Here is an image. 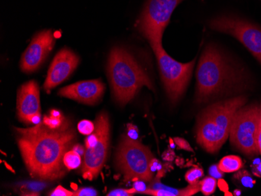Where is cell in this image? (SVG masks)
<instances>
[{
    "mask_svg": "<svg viewBox=\"0 0 261 196\" xmlns=\"http://www.w3.org/2000/svg\"><path fill=\"white\" fill-rule=\"evenodd\" d=\"M65 118L64 117H61V118H55V117H45L43 119V122L45 123L46 125L49 126L52 128H60L63 124H64Z\"/></svg>",
    "mask_w": 261,
    "mask_h": 196,
    "instance_id": "22",
    "label": "cell"
},
{
    "mask_svg": "<svg viewBox=\"0 0 261 196\" xmlns=\"http://www.w3.org/2000/svg\"><path fill=\"white\" fill-rule=\"evenodd\" d=\"M246 70L215 44L205 47L196 71V100L206 102L250 86Z\"/></svg>",
    "mask_w": 261,
    "mask_h": 196,
    "instance_id": "2",
    "label": "cell"
},
{
    "mask_svg": "<svg viewBox=\"0 0 261 196\" xmlns=\"http://www.w3.org/2000/svg\"><path fill=\"white\" fill-rule=\"evenodd\" d=\"M96 129V124H93L89 120H83L77 124V130L81 134L89 135L92 134Z\"/></svg>",
    "mask_w": 261,
    "mask_h": 196,
    "instance_id": "19",
    "label": "cell"
},
{
    "mask_svg": "<svg viewBox=\"0 0 261 196\" xmlns=\"http://www.w3.org/2000/svg\"><path fill=\"white\" fill-rule=\"evenodd\" d=\"M16 131L22 157L33 178L54 180L64 176V156L76 138L68 120L65 118L60 128H50L42 121Z\"/></svg>",
    "mask_w": 261,
    "mask_h": 196,
    "instance_id": "1",
    "label": "cell"
},
{
    "mask_svg": "<svg viewBox=\"0 0 261 196\" xmlns=\"http://www.w3.org/2000/svg\"><path fill=\"white\" fill-rule=\"evenodd\" d=\"M41 122H42L41 121V114H35L30 118V124L36 125V124H39Z\"/></svg>",
    "mask_w": 261,
    "mask_h": 196,
    "instance_id": "33",
    "label": "cell"
},
{
    "mask_svg": "<svg viewBox=\"0 0 261 196\" xmlns=\"http://www.w3.org/2000/svg\"><path fill=\"white\" fill-rule=\"evenodd\" d=\"M133 188L136 190V191H137V193H139V194H142L143 191L147 189L146 187V184H145L144 182H142V181H137V182L135 183Z\"/></svg>",
    "mask_w": 261,
    "mask_h": 196,
    "instance_id": "29",
    "label": "cell"
},
{
    "mask_svg": "<svg viewBox=\"0 0 261 196\" xmlns=\"http://www.w3.org/2000/svg\"><path fill=\"white\" fill-rule=\"evenodd\" d=\"M161 164H160L159 161L156 160V159H152L150 162V170L152 172H154V171H161Z\"/></svg>",
    "mask_w": 261,
    "mask_h": 196,
    "instance_id": "31",
    "label": "cell"
},
{
    "mask_svg": "<svg viewBox=\"0 0 261 196\" xmlns=\"http://www.w3.org/2000/svg\"><path fill=\"white\" fill-rule=\"evenodd\" d=\"M210 176L213 177V178H216V179H219L221 178L224 175V172L221 171L218 167V165H213L212 166L210 167L209 170Z\"/></svg>",
    "mask_w": 261,
    "mask_h": 196,
    "instance_id": "27",
    "label": "cell"
},
{
    "mask_svg": "<svg viewBox=\"0 0 261 196\" xmlns=\"http://www.w3.org/2000/svg\"><path fill=\"white\" fill-rule=\"evenodd\" d=\"M234 178L238 180L244 187L251 188L254 184L255 181H253L250 174L246 171H240L237 175H234Z\"/></svg>",
    "mask_w": 261,
    "mask_h": 196,
    "instance_id": "21",
    "label": "cell"
},
{
    "mask_svg": "<svg viewBox=\"0 0 261 196\" xmlns=\"http://www.w3.org/2000/svg\"><path fill=\"white\" fill-rule=\"evenodd\" d=\"M225 195H232V194H231V193L228 192V191H226L225 192Z\"/></svg>",
    "mask_w": 261,
    "mask_h": 196,
    "instance_id": "42",
    "label": "cell"
},
{
    "mask_svg": "<svg viewBox=\"0 0 261 196\" xmlns=\"http://www.w3.org/2000/svg\"><path fill=\"white\" fill-rule=\"evenodd\" d=\"M96 128L99 132V140L96 146L86 149L84 163L82 165V176L92 180L98 176L103 167L110 143V121L107 113H101L96 120Z\"/></svg>",
    "mask_w": 261,
    "mask_h": 196,
    "instance_id": "10",
    "label": "cell"
},
{
    "mask_svg": "<svg viewBox=\"0 0 261 196\" xmlns=\"http://www.w3.org/2000/svg\"><path fill=\"white\" fill-rule=\"evenodd\" d=\"M209 27L236 38L261 64V27L234 14L214 17L210 20Z\"/></svg>",
    "mask_w": 261,
    "mask_h": 196,
    "instance_id": "8",
    "label": "cell"
},
{
    "mask_svg": "<svg viewBox=\"0 0 261 196\" xmlns=\"http://www.w3.org/2000/svg\"><path fill=\"white\" fill-rule=\"evenodd\" d=\"M260 107L256 104L242 106L236 111L230 130V141L232 146L247 155L259 153L257 135L259 130Z\"/></svg>",
    "mask_w": 261,
    "mask_h": 196,
    "instance_id": "7",
    "label": "cell"
},
{
    "mask_svg": "<svg viewBox=\"0 0 261 196\" xmlns=\"http://www.w3.org/2000/svg\"><path fill=\"white\" fill-rule=\"evenodd\" d=\"M74 192L68 191L62 186H58L52 192L49 193L50 196H73Z\"/></svg>",
    "mask_w": 261,
    "mask_h": 196,
    "instance_id": "26",
    "label": "cell"
},
{
    "mask_svg": "<svg viewBox=\"0 0 261 196\" xmlns=\"http://www.w3.org/2000/svg\"><path fill=\"white\" fill-rule=\"evenodd\" d=\"M199 182H200V191L204 195H210L215 192L217 184H218L216 178L211 176L206 177L203 181H199Z\"/></svg>",
    "mask_w": 261,
    "mask_h": 196,
    "instance_id": "18",
    "label": "cell"
},
{
    "mask_svg": "<svg viewBox=\"0 0 261 196\" xmlns=\"http://www.w3.org/2000/svg\"><path fill=\"white\" fill-rule=\"evenodd\" d=\"M259 129H261V107H260V116H259Z\"/></svg>",
    "mask_w": 261,
    "mask_h": 196,
    "instance_id": "41",
    "label": "cell"
},
{
    "mask_svg": "<svg viewBox=\"0 0 261 196\" xmlns=\"http://www.w3.org/2000/svg\"><path fill=\"white\" fill-rule=\"evenodd\" d=\"M173 139H174V143L180 149H185L186 151H193V149H192L189 143L186 139L182 138V137H174Z\"/></svg>",
    "mask_w": 261,
    "mask_h": 196,
    "instance_id": "25",
    "label": "cell"
},
{
    "mask_svg": "<svg viewBox=\"0 0 261 196\" xmlns=\"http://www.w3.org/2000/svg\"><path fill=\"white\" fill-rule=\"evenodd\" d=\"M55 35L50 30L42 31L32 39L20 60V68L25 73L37 71L55 45Z\"/></svg>",
    "mask_w": 261,
    "mask_h": 196,
    "instance_id": "11",
    "label": "cell"
},
{
    "mask_svg": "<svg viewBox=\"0 0 261 196\" xmlns=\"http://www.w3.org/2000/svg\"><path fill=\"white\" fill-rule=\"evenodd\" d=\"M253 174L257 177H261V163L255 165L253 168Z\"/></svg>",
    "mask_w": 261,
    "mask_h": 196,
    "instance_id": "35",
    "label": "cell"
},
{
    "mask_svg": "<svg viewBox=\"0 0 261 196\" xmlns=\"http://www.w3.org/2000/svg\"><path fill=\"white\" fill-rule=\"evenodd\" d=\"M98 192L92 188H83L74 191L73 196H96Z\"/></svg>",
    "mask_w": 261,
    "mask_h": 196,
    "instance_id": "24",
    "label": "cell"
},
{
    "mask_svg": "<svg viewBox=\"0 0 261 196\" xmlns=\"http://www.w3.org/2000/svg\"><path fill=\"white\" fill-rule=\"evenodd\" d=\"M170 144H171V148H174L175 146V143H174V139L173 138H170Z\"/></svg>",
    "mask_w": 261,
    "mask_h": 196,
    "instance_id": "38",
    "label": "cell"
},
{
    "mask_svg": "<svg viewBox=\"0 0 261 196\" xmlns=\"http://www.w3.org/2000/svg\"><path fill=\"white\" fill-rule=\"evenodd\" d=\"M184 0H146L137 27L150 45L162 43L163 34L171 14Z\"/></svg>",
    "mask_w": 261,
    "mask_h": 196,
    "instance_id": "9",
    "label": "cell"
},
{
    "mask_svg": "<svg viewBox=\"0 0 261 196\" xmlns=\"http://www.w3.org/2000/svg\"><path fill=\"white\" fill-rule=\"evenodd\" d=\"M137 194V191L134 188L130 189H115L111 191L108 196H130Z\"/></svg>",
    "mask_w": 261,
    "mask_h": 196,
    "instance_id": "23",
    "label": "cell"
},
{
    "mask_svg": "<svg viewBox=\"0 0 261 196\" xmlns=\"http://www.w3.org/2000/svg\"><path fill=\"white\" fill-rule=\"evenodd\" d=\"M5 165H6V166H7V167L8 168L9 170H10V171H11L12 172H14V171H13V169H12L11 166H9V165L7 164V163H6V162H5Z\"/></svg>",
    "mask_w": 261,
    "mask_h": 196,
    "instance_id": "40",
    "label": "cell"
},
{
    "mask_svg": "<svg viewBox=\"0 0 261 196\" xmlns=\"http://www.w3.org/2000/svg\"><path fill=\"white\" fill-rule=\"evenodd\" d=\"M17 106L19 120L26 124H30L33 115L41 114L39 88L35 80H29L19 89Z\"/></svg>",
    "mask_w": 261,
    "mask_h": 196,
    "instance_id": "14",
    "label": "cell"
},
{
    "mask_svg": "<svg viewBox=\"0 0 261 196\" xmlns=\"http://www.w3.org/2000/svg\"><path fill=\"white\" fill-rule=\"evenodd\" d=\"M257 146L259 153L261 154V129L259 130L257 135Z\"/></svg>",
    "mask_w": 261,
    "mask_h": 196,
    "instance_id": "36",
    "label": "cell"
},
{
    "mask_svg": "<svg viewBox=\"0 0 261 196\" xmlns=\"http://www.w3.org/2000/svg\"><path fill=\"white\" fill-rule=\"evenodd\" d=\"M70 186H71V188H72L74 190V191H77V185H76L75 184H70Z\"/></svg>",
    "mask_w": 261,
    "mask_h": 196,
    "instance_id": "39",
    "label": "cell"
},
{
    "mask_svg": "<svg viewBox=\"0 0 261 196\" xmlns=\"http://www.w3.org/2000/svg\"><path fill=\"white\" fill-rule=\"evenodd\" d=\"M108 74L114 99L121 106L130 102L143 86L155 91L146 69L125 48L116 46L111 49Z\"/></svg>",
    "mask_w": 261,
    "mask_h": 196,
    "instance_id": "3",
    "label": "cell"
},
{
    "mask_svg": "<svg viewBox=\"0 0 261 196\" xmlns=\"http://www.w3.org/2000/svg\"><path fill=\"white\" fill-rule=\"evenodd\" d=\"M64 164L67 170H74L82 164V156L72 150L65 153L64 156Z\"/></svg>",
    "mask_w": 261,
    "mask_h": 196,
    "instance_id": "17",
    "label": "cell"
},
{
    "mask_svg": "<svg viewBox=\"0 0 261 196\" xmlns=\"http://www.w3.org/2000/svg\"><path fill=\"white\" fill-rule=\"evenodd\" d=\"M104 91L105 85L102 80H82L63 88L58 95L85 104L93 105L102 98Z\"/></svg>",
    "mask_w": 261,
    "mask_h": 196,
    "instance_id": "13",
    "label": "cell"
},
{
    "mask_svg": "<svg viewBox=\"0 0 261 196\" xmlns=\"http://www.w3.org/2000/svg\"><path fill=\"white\" fill-rule=\"evenodd\" d=\"M127 136L132 139L136 140L139 137V133L136 126L133 124H128L127 126Z\"/></svg>",
    "mask_w": 261,
    "mask_h": 196,
    "instance_id": "28",
    "label": "cell"
},
{
    "mask_svg": "<svg viewBox=\"0 0 261 196\" xmlns=\"http://www.w3.org/2000/svg\"><path fill=\"white\" fill-rule=\"evenodd\" d=\"M158 60L161 80L170 100L175 103L184 94L191 79L196 59L189 63L177 62L163 48L162 43L151 45Z\"/></svg>",
    "mask_w": 261,
    "mask_h": 196,
    "instance_id": "6",
    "label": "cell"
},
{
    "mask_svg": "<svg viewBox=\"0 0 261 196\" xmlns=\"http://www.w3.org/2000/svg\"><path fill=\"white\" fill-rule=\"evenodd\" d=\"M174 158V153L171 150H167L165 153L163 154V159L166 161H172Z\"/></svg>",
    "mask_w": 261,
    "mask_h": 196,
    "instance_id": "32",
    "label": "cell"
},
{
    "mask_svg": "<svg viewBox=\"0 0 261 196\" xmlns=\"http://www.w3.org/2000/svg\"><path fill=\"white\" fill-rule=\"evenodd\" d=\"M243 166V162L241 158L233 155L224 156L218 163V167L224 173L236 172L240 171Z\"/></svg>",
    "mask_w": 261,
    "mask_h": 196,
    "instance_id": "16",
    "label": "cell"
},
{
    "mask_svg": "<svg viewBox=\"0 0 261 196\" xmlns=\"http://www.w3.org/2000/svg\"><path fill=\"white\" fill-rule=\"evenodd\" d=\"M246 102L243 96L215 102L201 113L196 126L197 142L209 153L219 151L228 139L236 111Z\"/></svg>",
    "mask_w": 261,
    "mask_h": 196,
    "instance_id": "4",
    "label": "cell"
},
{
    "mask_svg": "<svg viewBox=\"0 0 261 196\" xmlns=\"http://www.w3.org/2000/svg\"><path fill=\"white\" fill-rule=\"evenodd\" d=\"M218 188L221 190V191H224V192L228 191V184H227L226 181H224V180L222 179V178H219V179H218Z\"/></svg>",
    "mask_w": 261,
    "mask_h": 196,
    "instance_id": "30",
    "label": "cell"
},
{
    "mask_svg": "<svg viewBox=\"0 0 261 196\" xmlns=\"http://www.w3.org/2000/svg\"><path fill=\"white\" fill-rule=\"evenodd\" d=\"M203 176V171L201 168L196 167L189 170L186 175V180L189 184H194Z\"/></svg>",
    "mask_w": 261,
    "mask_h": 196,
    "instance_id": "20",
    "label": "cell"
},
{
    "mask_svg": "<svg viewBox=\"0 0 261 196\" xmlns=\"http://www.w3.org/2000/svg\"><path fill=\"white\" fill-rule=\"evenodd\" d=\"M200 191V182L190 184L189 186L182 189L170 188L161 184L159 178L154 180L149 188L143 191L142 194H150L154 196H191Z\"/></svg>",
    "mask_w": 261,
    "mask_h": 196,
    "instance_id": "15",
    "label": "cell"
},
{
    "mask_svg": "<svg viewBox=\"0 0 261 196\" xmlns=\"http://www.w3.org/2000/svg\"><path fill=\"white\" fill-rule=\"evenodd\" d=\"M50 115L51 116L55 117V118H61V117H62L61 113L56 110V109H52V110L50 111Z\"/></svg>",
    "mask_w": 261,
    "mask_h": 196,
    "instance_id": "37",
    "label": "cell"
},
{
    "mask_svg": "<svg viewBox=\"0 0 261 196\" xmlns=\"http://www.w3.org/2000/svg\"><path fill=\"white\" fill-rule=\"evenodd\" d=\"M73 150H74L75 153H77V154L80 155V156H82V155H85V149L84 148L82 147L81 145H76L73 147Z\"/></svg>",
    "mask_w": 261,
    "mask_h": 196,
    "instance_id": "34",
    "label": "cell"
},
{
    "mask_svg": "<svg viewBox=\"0 0 261 196\" xmlns=\"http://www.w3.org/2000/svg\"><path fill=\"white\" fill-rule=\"evenodd\" d=\"M152 159L149 148L128 136L121 138L117 149L116 163L117 169L124 175V181L135 179L150 181L152 178L150 170Z\"/></svg>",
    "mask_w": 261,
    "mask_h": 196,
    "instance_id": "5",
    "label": "cell"
},
{
    "mask_svg": "<svg viewBox=\"0 0 261 196\" xmlns=\"http://www.w3.org/2000/svg\"><path fill=\"white\" fill-rule=\"evenodd\" d=\"M79 57L67 48L61 49L51 63L43 89L47 92L64 82L79 66Z\"/></svg>",
    "mask_w": 261,
    "mask_h": 196,
    "instance_id": "12",
    "label": "cell"
}]
</instances>
